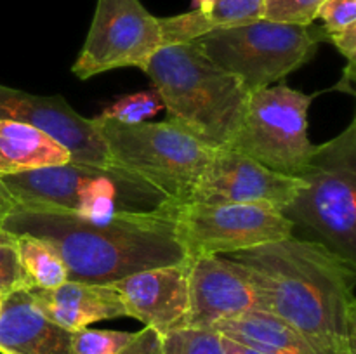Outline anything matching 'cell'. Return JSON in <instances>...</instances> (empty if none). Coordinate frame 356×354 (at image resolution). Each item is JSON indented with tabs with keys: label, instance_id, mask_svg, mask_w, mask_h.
Listing matches in <instances>:
<instances>
[{
	"label": "cell",
	"instance_id": "6da1fadb",
	"mask_svg": "<svg viewBox=\"0 0 356 354\" xmlns=\"http://www.w3.org/2000/svg\"><path fill=\"white\" fill-rule=\"evenodd\" d=\"M263 298L315 354H356V264L313 239L280 242L226 253Z\"/></svg>",
	"mask_w": 356,
	"mask_h": 354
},
{
	"label": "cell",
	"instance_id": "7a4b0ae2",
	"mask_svg": "<svg viewBox=\"0 0 356 354\" xmlns=\"http://www.w3.org/2000/svg\"><path fill=\"white\" fill-rule=\"evenodd\" d=\"M172 208L101 217L14 208L2 229L54 246L65 260L68 281L111 285L129 274L188 259L177 238Z\"/></svg>",
	"mask_w": 356,
	"mask_h": 354
},
{
	"label": "cell",
	"instance_id": "3957f363",
	"mask_svg": "<svg viewBox=\"0 0 356 354\" xmlns=\"http://www.w3.org/2000/svg\"><path fill=\"white\" fill-rule=\"evenodd\" d=\"M143 71L162 99L167 121L211 149L232 146L250 92L209 59L197 40L162 45Z\"/></svg>",
	"mask_w": 356,
	"mask_h": 354
},
{
	"label": "cell",
	"instance_id": "277c9868",
	"mask_svg": "<svg viewBox=\"0 0 356 354\" xmlns=\"http://www.w3.org/2000/svg\"><path fill=\"white\" fill-rule=\"evenodd\" d=\"M16 208L101 217L155 214L174 205L159 189L113 165L68 162L0 177Z\"/></svg>",
	"mask_w": 356,
	"mask_h": 354
},
{
	"label": "cell",
	"instance_id": "5b68a950",
	"mask_svg": "<svg viewBox=\"0 0 356 354\" xmlns=\"http://www.w3.org/2000/svg\"><path fill=\"white\" fill-rule=\"evenodd\" d=\"M301 179L305 187L282 215L294 229L301 228L306 239L356 264V120L315 146Z\"/></svg>",
	"mask_w": 356,
	"mask_h": 354
},
{
	"label": "cell",
	"instance_id": "8992f818",
	"mask_svg": "<svg viewBox=\"0 0 356 354\" xmlns=\"http://www.w3.org/2000/svg\"><path fill=\"white\" fill-rule=\"evenodd\" d=\"M110 165L145 180L174 203H188L214 149L170 121L118 124L92 118Z\"/></svg>",
	"mask_w": 356,
	"mask_h": 354
},
{
	"label": "cell",
	"instance_id": "52a82bcc",
	"mask_svg": "<svg viewBox=\"0 0 356 354\" xmlns=\"http://www.w3.org/2000/svg\"><path fill=\"white\" fill-rule=\"evenodd\" d=\"M197 42L209 59L240 78L252 94L312 61L320 37L312 26L257 19L212 30Z\"/></svg>",
	"mask_w": 356,
	"mask_h": 354
},
{
	"label": "cell",
	"instance_id": "ba28073f",
	"mask_svg": "<svg viewBox=\"0 0 356 354\" xmlns=\"http://www.w3.org/2000/svg\"><path fill=\"white\" fill-rule=\"evenodd\" d=\"M315 96L289 85L250 94L242 125L229 149L273 172L301 177L315 144L308 137V110Z\"/></svg>",
	"mask_w": 356,
	"mask_h": 354
},
{
	"label": "cell",
	"instance_id": "9c48e42d",
	"mask_svg": "<svg viewBox=\"0 0 356 354\" xmlns=\"http://www.w3.org/2000/svg\"><path fill=\"white\" fill-rule=\"evenodd\" d=\"M172 217L188 257L226 255L294 235L282 212L259 205L174 203Z\"/></svg>",
	"mask_w": 356,
	"mask_h": 354
},
{
	"label": "cell",
	"instance_id": "30bf717a",
	"mask_svg": "<svg viewBox=\"0 0 356 354\" xmlns=\"http://www.w3.org/2000/svg\"><path fill=\"white\" fill-rule=\"evenodd\" d=\"M163 45L159 17L139 0H97L89 33L72 71L80 80L118 68H145Z\"/></svg>",
	"mask_w": 356,
	"mask_h": 354
},
{
	"label": "cell",
	"instance_id": "8fae6325",
	"mask_svg": "<svg viewBox=\"0 0 356 354\" xmlns=\"http://www.w3.org/2000/svg\"><path fill=\"white\" fill-rule=\"evenodd\" d=\"M302 187L301 177L273 172L235 149H214L188 203L259 205L284 212Z\"/></svg>",
	"mask_w": 356,
	"mask_h": 354
},
{
	"label": "cell",
	"instance_id": "7c38bea8",
	"mask_svg": "<svg viewBox=\"0 0 356 354\" xmlns=\"http://www.w3.org/2000/svg\"><path fill=\"white\" fill-rule=\"evenodd\" d=\"M190 260L184 326L211 328L221 319L263 311L259 290L235 262L225 255H198Z\"/></svg>",
	"mask_w": 356,
	"mask_h": 354
},
{
	"label": "cell",
	"instance_id": "4fadbf2b",
	"mask_svg": "<svg viewBox=\"0 0 356 354\" xmlns=\"http://www.w3.org/2000/svg\"><path fill=\"white\" fill-rule=\"evenodd\" d=\"M0 120L40 128L72 153V162L110 165L92 118L76 113L63 96H38L0 85Z\"/></svg>",
	"mask_w": 356,
	"mask_h": 354
},
{
	"label": "cell",
	"instance_id": "5bb4252c",
	"mask_svg": "<svg viewBox=\"0 0 356 354\" xmlns=\"http://www.w3.org/2000/svg\"><path fill=\"white\" fill-rule=\"evenodd\" d=\"M190 257L179 264L152 267L113 281L125 316L156 330L160 335L183 328L188 312Z\"/></svg>",
	"mask_w": 356,
	"mask_h": 354
},
{
	"label": "cell",
	"instance_id": "9a60e30c",
	"mask_svg": "<svg viewBox=\"0 0 356 354\" xmlns=\"http://www.w3.org/2000/svg\"><path fill=\"white\" fill-rule=\"evenodd\" d=\"M72 333L35 305L30 290L2 297L0 354H73Z\"/></svg>",
	"mask_w": 356,
	"mask_h": 354
},
{
	"label": "cell",
	"instance_id": "2e32d148",
	"mask_svg": "<svg viewBox=\"0 0 356 354\" xmlns=\"http://www.w3.org/2000/svg\"><path fill=\"white\" fill-rule=\"evenodd\" d=\"M35 305L61 328L76 332L90 323L125 316L124 304L111 285L66 281L52 290L31 288Z\"/></svg>",
	"mask_w": 356,
	"mask_h": 354
},
{
	"label": "cell",
	"instance_id": "e0dca14e",
	"mask_svg": "<svg viewBox=\"0 0 356 354\" xmlns=\"http://www.w3.org/2000/svg\"><path fill=\"white\" fill-rule=\"evenodd\" d=\"M72 162V153L24 121L0 120V177Z\"/></svg>",
	"mask_w": 356,
	"mask_h": 354
},
{
	"label": "cell",
	"instance_id": "ac0fdd59",
	"mask_svg": "<svg viewBox=\"0 0 356 354\" xmlns=\"http://www.w3.org/2000/svg\"><path fill=\"white\" fill-rule=\"evenodd\" d=\"M211 330L225 339L259 351L263 354H315L302 337L284 319L268 311H249L221 319Z\"/></svg>",
	"mask_w": 356,
	"mask_h": 354
},
{
	"label": "cell",
	"instance_id": "d6986e66",
	"mask_svg": "<svg viewBox=\"0 0 356 354\" xmlns=\"http://www.w3.org/2000/svg\"><path fill=\"white\" fill-rule=\"evenodd\" d=\"M264 2L266 0H216L205 10L191 9L177 16L159 17L163 45L197 40L212 30L263 19Z\"/></svg>",
	"mask_w": 356,
	"mask_h": 354
},
{
	"label": "cell",
	"instance_id": "ffe728a7",
	"mask_svg": "<svg viewBox=\"0 0 356 354\" xmlns=\"http://www.w3.org/2000/svg\"><path fill=\"white\" fill-rule=\"evenodd\" d=\"M17 252L28 287L52 290L68 281V269L58 250L30 235H16Z\"/></svg>",
	"mask_w": 356,
	"mask_h": 354
},
{
	"label": "cell",
	"instance_id": "44dd1931",
	"mask_svg": "<svg viewBox=\"0 0 356 354\" xmlns=\"http://www.w3.org/2000/svg\"><path fill=\"white\" fill-rule=\"evenodd\" d=\"M160 354H226L222 337L211 328H183L163 333Z\"/></svg>",
	"mask_w": 356,
	"mask_h": 354
},
{
	"label": "cell",
	"instance_id": "7402d4cb",
	"mask_svg": "<svg viewBox=\"0 0 356 354\" xmlns=\"http://www.w3.org/2000/svg\"><path fill=\"white\" fill-rule=\"evenodd\" d=\"M162 108V99L155 92V89L143 90V92L131 94V96L115 101L111 106H108L103 111L101 117L118 121V124H143V121H148L149 118L155 117Z\"/></svg>",
	"mask_w": 356,
	"mask_h": 354
},
{
	"label": "cell",
	"instance_id": "603a6c76",
	"mask_svg": "<svg viewBox=\"0 0 356 354\" xmlns=\"http://www.w3.org/2000/svg\"><path fill=\"white\" fill-rule=\"evenodd\" d=\"M136 332L117 330H94L86 326L72 333L73 354H118L132 339Z\"/></svg>",
	"mask_w": 356,
	"mask_h": 354
},
{
	"label": "cell",
	"instance_id": "cb8c5ba5",
	"mask_svg": "<svg viewBox=\"0 0 356 354\" xmlns=\"http://www.w3.org/2000/svg\"><path fill=\"white\" fill-rule=\"evenodd\" d=\"M17 290H30L21 267L17 238L13 233L0 229V295Z\"/></svg>",
	"mask_w": 356,
	"mask_h": 354
},
{
	"label": "cell",
	"instance_id": "d4e9b609",
	"mask_svg": "<svg viewBox=\"0 0 356 354\" xmlns=\"http://www.w3.org/2000/svg\"><path fill=\"white\" fill-rule=\"evenodd\" d=\"M325 0H266L263 19L312 26Z\"/></svg>",
	"mask_w": 356,
	"mask_h": 354
},
{
	"label": "cell",
	"instance_id": "484cf974",
	"mask_svg": "<svg viewBox=\"0 0 356 354\" xmlns=\"http://www.w3.org/2000/svg\"><path fill=\"white\" fill-rule=\"evenodd\" d=\"M316 19H322L325 37L356 24V0H325Z\"/></svg>",
	"mask_w": 356,
	"mask_h": 354
},
{
	"label": "cell",
	"instance_id": "4316f807",
	"mask_svg": "<svg viewBox=\"0 0 356 354\" xmlns=\"http://www.w3.org/2000/svg\"><path fill=\"white\" fill-rule=\"evenodd\" d=\"M160 342H162V335L156 330L145 326L136 332L134 339L118 354H160Z\"/></svg>",
	"mask_w": 356,
	"mask_h": 354
},
{
	"label": "cell",
	"instance_id": "83f0119b",
	"mask_svg": "<svg viewBox=\"0 0 356 354\" xmlns=\"http://www.w3.org/2000/svg\"><path fill=\"white\" fill-rule=\"evenodd\" d=\"M330 42L334 44V47L348 59V68L355 69L356 62V24H351L346 30L339 31V33L329 35Z\"/></svg>",
	"mask_w": 356,
	"mask_h": 354
},
{
	"label": "cell",
	"instance_id": "f1b7e54d",
	"mask_svg": "<svg viewBox=\"0 0 356 354\" xmlns=\"http://www.w3.org/2000/svg\"><path fill=\"white\" fill-rule=\"evenodd\" d=\"M14 208H16V201H14L13 194L9 193L6 184L0 180V229H2L6 219L13 214Z\"/></svg>",
	"mask_w": 356,
	"mask_h": 354
},
{
	"label": "cell",
	"instance_id": "f546056e",
	"mask_svg": "<svg viewBox=\"0 0 356 354\" xmlns=\"http://www.w3.org/2000/svg\"><path fill=\"white\" fill-rule=\"evenodd\" d=\"M222 346H225L226 354H263L259 351H254L250 347L242 346V344H236L233 340L225 339V337H222Z\"/></svg>",
	"mask_w": 356,
	"mask_h": 354
},
{
	"label": "cell",
	"instance_id": "4dcf8cb0",
	"mask_svg": "<svg viewBox=\"0 0 356 354\" xmlns=\"http://www.w3.org/2000/svg\"><path fill=\"white\" fill-rule=\"evenodd\" d=\"M214 2L216 0H193V9L205 10V9H209V7H211Z\"/></svg>",
	"mask_w": 356,
	"mask_h": 354
},
{
	"label": "cell",
	"instance_id": "1f68e13d",
	"mask_svg": "<svg viewBox=\"0 0 356 354\" xmlns=\"http://www.w3.org/2000/svg\"><path fill=\"white\" fill-rule=\"evenodd\" d=\"M0 305H2V298H0Z\"/></svg>",
	"mask_w": 356,
	"mask_h": 354
},
{
	"label": "cell",
	"instance_id": "d6a6232c",
	"mask_svg": "<svg viewBox=\"0 0 356 354\" xmlns=\"http://www.w3.org/2000/svg\"><path fill=\"white\" fill-rule=\"evenodd\" d=\"M0 298H2V295H0Z\"/></svg>",
	"mask_w": 356,
	"mask_h": 354
}]
</instances>
